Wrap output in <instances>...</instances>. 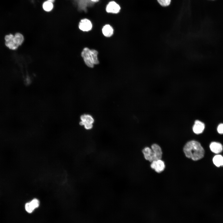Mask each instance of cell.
I'll list each match as a JSON object with an SVG mask.
<instances>
[{
	"label": "cell",
	"instance_id": "cell-1",
	"mask_svg": "<svg viewBox=\"0 0 223 223\" xmlns=\"http://www.w3.org/2000/svg\"><path fill=\"white\" fill-rule=\"evenodd\" d=\"M186 156L196 161L202 158L204 155V150L201 144L195 140H191L186 143L183 148Z\"/></svg>",
	"mask_w": 223,
	"mask_h": 223
},
{
	"label": "cell",
	"instance_id": "cell-2",
	"mask_svg": "<svg viewBox=\"0 0 223 223\" xmlns=\"http://www.w3.org/2000/svg\"><path fill=\"white\" fill-rule=\"evenodd\" d=\"M24 40V36L19 32L14 34L11 33L8 34L4 37L5 46L12 50L17 49L22 44Z\"/></svg>",
	"mask_w": 223,
	"mask_h": 223
},
{
	"label": "cell",
	"instance_id": "cell-3",
	"mask_svg": "<svg viewBox=\"0 0 223 223\" xmlns=\"http://www.w3.org/2000/svg\"><path fill=\"white\" fill-rule=\"evenodd\" d=\"M98 54V52L96 50L85 47L81 52V55L86 65L90 68H93L94 64H97L99 63Z\"/></svg>",
	"mask_w": 223,
	"mask_h": 223
},
{
	"label": "cell",
	"instance_id": "cell-4",
	"mask_svg": "<svg viewBox=\"0 0 223 223\" xmlns=\"http://www.w3.org/2000/svg\"><path fill=\"white\" fill-rule=\"evenodd\" d=\"M145 158L151 162L154 160H160L162 158V152L161 149L156 144H153L151 149L147 147L142 151Z\"/></svg>",
	"mask_w": 223,
	"mask_h": 223
},
{
	"label": "cell",
	"instance_id": "cell-5",
	"mask_svg": "<svg viewBox=\"0 0 223 223\" xmlns=\"http://www.w3.org/2000/svg\"><path fill=\"white\" fill-rule=\"evenodd\" d=\"M39 200L37 198H34L30 201L26 203L25 208L27 212L31 213L36 208L39 207Z\"/></svg>",
	"mask_w": 223,
	"mask_h": 223
},
{
	"label": "cell",
	"instance_id": "cell-6",
	"mask_svg": "<svg viewBox=\"0 0 223 223\" xmlns=\"http://www.w3.org/2000/svg\"><path fill=\"white\" fill-rule=\"evenodd\" d=\"M151 168L158 173L163 171L165 168L164 162L161 159L154 160L151 162Z\"/></svg>",
	"mask_w": 223,
	"mask_h": 223
},
{
	"label": "cell",
	"instance_id": "cell-7",
	"mask_svg": "<svg viewBox=\"0 0 223 223\" xmlns=\"http://www.w3.org/2000/svg\"><path fill=\"white\" fill-rule=\"evenodd\" d=\"M92 24L91 21L86 19L81 20L79 24V28L83 31H88L92 28Z\"/></svg>",
	"mask_w": 223,
	"mask_h": 223
},
{
	"label": "cell",
	"instance_id": "cell-8",
	"mask_svg": "<svg viewBox=\"0 0 223 223\" xmlns=\"http://www.w3.org/2000/svg\"><path fill=\"white\" fill-rule=\"evenodd\" d=\"M205 127L204 124L202 122L198 120H196L192 127L193 132L196 134L202 133Z\"/></svg>",
	"mask_w": 223,
	"mask_h": 223
},
{
	"label": "cell",
	"instance_id": "cell-9",
	"mask_svg": "<svg viewBox=\"0 0 223 223\" xmlns=\"http://www.w3.org/2000/svg\"><path fill=\"white\" fill-rule=\"evenodd\" d=\"M211 151L213 153L218 154L221 153L223 150V146L222 144L218 142H213L209 145Z\"/></svg>",
	"mask_w": 223,
	"mask_h": 223
},
{
	"label": "cell",
	"instance_id": "cell-10",
	"mask_svg": "<svg viewBox=\"0 0 223 223\" xmlns=\"http://www.w3.org/2000/svg\"><path fill=\"white\" fill-rule=\"evenodd\" d=\"M80 124L83 126L86 124H93L94 122L93 117L89 114H84L82 115L80 117Z\"/></svg>",
	"mask_w": 223,
	"mask_h": 223
},
{
	"label": "cell",
	"instance_id": "cell-11",
	"mask_svg": "<svg viewBox=\"0 0 223 223\" xmlns=\"http://www.w3.org/2000/svg\"><path fill=\"white\" fill-rule=\"evenodd\" d=\"M120 9L119 5L114 1L110 2L106 7V11L108 12L116 13Z\"/></svg>",
	"mask_w": 223,
	"mask_h": 223
},
{
	"label": "cell",
	"instance_id": "cell-12",
	"mask_svg": "<svg viewBox=\"0 0 223 223\" xmlns=\"http://www.w3.org/2000/svg\"><path fill=\"white\" fill-rule=\"evenodd\" d=\"M102 31L103 35L107 37H111L113 33V29L109 24L105 25L103 28Z\"/></svg>",
	"mask_w": 223,
	"mask_h": 223
},
{
	"label": "cell",
	"instance_id": "cell-13",
	"mask_svg": "<svg viewBox=\"0 0 223 223\" xmlns=\"http://www.w3.org/2000/svg\"><path fill=\"white\" fill-rule=\"evenodd\" d=\"M212 161L213 164L218 167L223 166V156L218 154L216 155L212 159Z\"/></svg>",
	"mask_w": 223,
	"mask_h": 223
},
{
	"label": "cell",
	"instance_id": "cell-14",
	"mask_svg": "<svg viewBox=\"0 0 223 223\" xmlns=\"http://www.w3.org/2000/svg\"><path fill=\"white\" fill-rule=\"evenodd\" d=\"M53 7V5L52 2L48 1L44 2L43 5V7L44 9L47 11L51 10Z\"/></svg>",
	"mask_w": 223,
	"mask_h": 223
},
{
	"label": "cell",
	"instance_id": "cell-15",
	"mask_svg": "<svg viewBox=\"0 0 223 223\" xmlns=\"http://www.w3.org/2000/svg\"><path fill=\"white\" fill-rule=\"evenodd\" d=\"M158 2L161 6L166 7L168 6L170 3L171 0H157Z\"/></svg>",
	"mask_w": 223,
	"mask_h": 223
},
{
	"label": "cell",
	"instance_id": "cell-16",
	"mask_svg": "<svg viewBox=\"0 0 223 223\" xmlns=\"http://www.w3.org/2000/svg\"><path fill=\"white\" fill-rule=\"evenodd\" d=\"M217 130L219 134H223V123L220 124L218 125Z\"/></svg>",
	"mask_w": 223,
	"mask_h": 223
},
{
	"label": "cell",
	"instance_id": "cell-17",
	"mask_svg": "<svg viewBox=\"0 0 223 223\" xmlns=\"http://www.w3.org/2000/svg\"><path fill=\"white\" fill-rule=\"evenodd\" d=\"M48 1L50 2H53L55 0H47Z\"/></svg>",
	"mask_w": 223,
	"mask_h": 223
},
{
	"label": "cell",
	"instance_id": "cell-18",
	"mask_svg": "<svg viewBox=\"0 0 223 223\" xmlns=\"http://www.w3.org/2000/svg\"><path fill=\"white\" fill-rule=\"evenodd\" d=\"M93 2H96L98 1V0H91Z\"/></svg>",
	"mask_w": 223,
	"mask_h": 223
},
{
	"label": "cell",
	"instance_id": "cell-19",
	"mask_svg": "<svg viewBox=\"0 0 223 223\" xmlns=\"http://www.w3.org/2000/svg\"></svg>",
	"mask_w": 223,
	"mask_h": 223
}]
</instances>
